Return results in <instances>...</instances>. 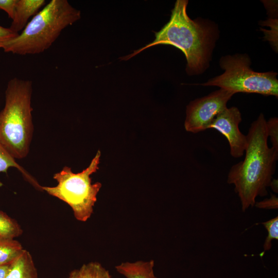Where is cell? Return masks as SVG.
Here are the masks:
<instances>
[{
    "mask_svg": "<svg viewBox=\"0 0 278 278\" xmlns=\"http://www.w3.org/2000/svg\"><path fill=\"white\" fill-rule=\"evenodd\" d=\"M246 136L244 159L231 167L227 178L228 183L234 186L242 212L254 206L258 196L267 195L278 159V151L268 145L263 114L252 123Z\"/></svg>",
    "mask_w": 278,
    "mask_h": 278,
    "instance_id": "6da1fadb",
    "label": "cell"
},
{
    "mask_svg": "<svg viewBox=\"0 0 278 278\" xmlns=\"http://www.w3.org/2000/svg\"><path fill=\"white\" fill-rule=\"evenodd\" d=\"M188 1L177 0L169 21L158 32L153 42L120 58L127 60L143 50L160 45H170L180 49L187 60L188 74L202 72L207 64L212 44V31L203 23L190 19L186 12Z\"/></svg>",
    "mask_w": 278,
    "mask_h": 278,
    "instance_id": "7a4b0ae2",
    "label": "cell"
},
{
    "mask_svg": "<svg viewBox=\"0 0 278 278\" xmlns=\"http://www.w3.org/2000/svg\"><path fill=\"white\" fill-rule=\"evenodd\" d=\"M32 94L30 80L13 78L6 88L0 111V144L15 160L25 158L29 151L33 132Z\"/></svg>",
    "mask_w": 278,
    "mask_h": 278,
    "instance_id": "3957f363",
    "label": "cell"
},
{
    "mask_svg": "<svg viewBox=\"0 0 278 278\" xmlns=\"http://www.w3.org/2000/svg\"><path fill=\"white\" fill-rule=\"evenodd\" d=\"M80 17V11L67 0H51L33 16L21 33L5 44L3 49L23 56L44 52L65 28Z\"/></svg>",
    "mask_w": 278,
    "mask_h": 278,
    "instance_id": "277c9868",
    "label": "cell"
},
{
    "mask_svg": "<svg viewBox=\"0 0 278 278\" xmlns=\"http://www.w3.org/2000/svg\"><path fill=\"white\" fill-rule=\"evenodd\" d=\"M100 155L98 150L89 166L78 173L73 172L70 167H63L54 175L58 182L56 186H41V189L68 204L76 219L80 221H86L91 217L102 186L98 182L92 184L90 177L98 169Z\"/></svg>",
    "mask_w": 278,
    "mask_h": 278,
    "instance_id": "5b68a950",
    "label": "cell"
},
{
    "mask_svg": "<svg viewBox=\"0 0 278 278\" xmlns=\"http://www.w3.org/2000/svg\"><path fill=\"white\" fill-rule=\"evenodd\" d=\"M250 59L247 55L222 57L220 60V65L224 72L201 85L217 86L235 94L257 93L277 97V73L254 72L250 68Z\"/></svg>",
    "mask_w": 278,
    "mask_h": 278,
    "instance_id": "8992f818",
    "label": "cell"
},
{
    "mask_svg": "<svg viewBox=\"0 0 278 278\" xmlns=\"http://www.w3.org/2000/svg\"><path fill=\"white\" fill-rule=\"evenodd\" d=\"M234 94L220 89L190 101L186 107V131L197 133L209 129L216 116L227 108L228 101Z\"/></svg>",
    "mask_w": 278,
    "mask_h": 278,
    "instance_id": "52a82bcc",
    "label": "cell"
},
{
    "mask_svg": "<svg viewBox=\"0 0 278 278\" xmlns=\"http://www.w3.org/2000/svg\"><path fill=\"white\" fill-rule=\"evenodd\" d=\"M241 120V113L237 107L227 108L216 116L209 127L217 130L226 137L230 154L235 158L244 154L247 144V136L239 128Z\"/></svg>",
    "mask_w": 278,
    "mask_h": 278,
    "instance_id": "ba28073f",
    "label": "cell"
},
{
    "mask_svg": "<svg viewBox=\"0 0 278 278\" xmlns=\"http://www.w3.org/2000/svg\"><path fill=\"white\" fill-rule=\"evenodd\" d=\"M45 3V0H17L10 29L19 33L27 24L29 19L36 15Z\"/></svg>",
    "mask_w": 278,
    "mask_h": 278,
    "instance_id": "9c48e42d",
    "label": "cell"
},
{
    "mask_svg": "<svg viewBox=\"0 0 278 278\" xmlns=\"http://www.w3.org/2000/svg\"><path fill=\"white\" fill-rule=\"evenodd\" d=\"M5 278H38L30 253L24 250L21 256L9 265Z\"/></svg>",
    "mask_w": 278,
    "mask_h": 278,
    "instance_id": "30bf717a",
    "label": "cell"
},
{
    "mask_svg": "<svg viewBox=\"0 0 278 278\" xmlns=\"http://www.w3.org/2000/svg\"><path fill=\"white\" fill-rule=\"evenodd\" d=\"M154 260L125 262L115 267L116 271L126 278H157L153 272Z\"/></svg>",
    "mask_w": 278,
    "mask_h": 278,
    "instance_id": "8fae6325",
    "label": "cell"
},
{
    "mask_svg": "<svg viewBox=\"0 0 278 278\" xmlns=\"http://www.w3.org/2000/svg\"><path fill=\"white\" fill-rule=\"evenodd\" d=\"M21 244L13 238L0 237V265H9L23 253Z\"/></svg>",
    "mask_w": 278,
    "mask_h": 278,
    "instance_id": "7c38bea8",
    "label": "cell"
},
{
    "mask_svg": "<svg viewBox=\"0 0 278 278\" xmlns=\"http://www.w3.org/2000/svg\"><path fill=\"white\" fill-rule=\"evenodd\" d=\"M67 278H112L109 271L99 263L90 262L71 272Z\"/></svg>",
    "mask_w": 278,
    "mask_h": 278,
    "instance_id": "4fadbf2b",
    "label": "cell"
},
{
    "mask_svg": "<svg viewBox=\"0 0 278 278\" xmlns=\"http://www.w3.org/2000/svg\"><path fill=\"white\" fill-rule=\"evenodd\" d=\"M11 167L18 169L29 182L36 187L41 189V186L39 185L27 171L18 163L15 159L0 144V173H6L8 169Z\"/></svg>",
    "mask_w": 278,
    "mask_h": 278,
    "instance_id": "5bb4252c",
    "label": "cell"
},
{
    "mask_svg": "<svg viewBox=\"0 0 278 278\" xmlns=\"http://www.w3.org/2000/svg\"><path fill=\"white\" fill-rule=\"evenodd\" d=\"M23 233L18 223L0 211V237L14 238Z\"/></svg>",
    "mask_w": 278,
    "mask_h": 278,
    "instance_id": "9a60e30c",
    "label": "cell"
},
{
    "mask_svg": "<svg viewBox=\"0 0 278 278\" xmlns=\"http://www.w3.org/2000/svg\"><path fill=\"white\" fill-rule=\"evenodd\" d=\"M264 225L268 232L263 245L264 251L260 254L261 257L265 252L269 250L272 247V241L273 239H278V217L277 216L267 221L262 223Z\"/></svg>",
    "mask_w": 278,
    "mask_h": 278,
    "instance_id": "2e32d148",
    "label": "cell"
},
{
    "mask_svg": "<svg viewBox=\"0 0 278 278\" xmlns=\"http://www.w3.org/2000/svg\"><path fill=\"white\" fill-rule=\"evenodd\" d=\"M268 137H269L272 147L278 151V118L271 117L266 120Z\"/></svg>",
    "mask_w": 278,
    "mask_h": 278,
    "instance_id": "e0dca14e",
    "label": "cell"
},
{
    "mask_svg": "<svg viewBox=\"0 0 278 278\" xmlns=\"http://www.w3.org/2000/svg\"><path fill=\"white\" fill-rule=\"evenodd\" d=\"M254 206L259 208L266 210L277 209V197L275 195L271 194L269 198H266L259 202H256Z\"/></svg>",
    "mask_w": 278,
    "mask_h": 278,
    "instance_id": "ac0fdd59",
    "label": "cell"
},
{
    "mask_svg": "<svg viewBox=\"0 0 278 278\" xmlns=\"http://www.w3.org/2000/svg\"><path fill=\"white\" fill-rule=\"evenodd\" d=\"M19 34L11 30L9 27L0 25V49H3L6 43L16 37Z\"/></svg>",
    "mask_w": 278,
    "mask_h": 278,
    "instance_id": "d6986e66",
    "label": "cell"
},
{
    "mask_svg": "<svg viewBox=\"0 0 278 278\" xmlns=\"http://www.w3.org/2000/svg\"><path fill=\"white\" fill-rule=\"evenodd\" d=\"M17 0H0V10L6 12L8 17L13 18Z\"/></svg>",
    "mask_w": 278,
    "mask_h": 278,
    "instance_id": "ffe728a7",
    "label": "cell"
},
{
    "mask_svg": "<svg viewBox=\"0 0 278 278\" xmlns=\"http://www.w3.org/2000/svg\"><path fill=\"white\" fill-rule=\"evenodd\" d=\"M9 265H0V278L6 277L9 269Z\"/></svg>",
    "mask_w": 278,
    "mask_h": 278,
    "instance_id": "44dd1931",
    "label": "cell"
},
{
    "mask_svg": "<svg viewBox=\"0 0 278 278\" xmlns=\"http://www.w3.org/2000/svg\"><path fill=\"white\" fill-rule=\"evenodd\" d=\"M269 186L271 187L274 192L277 193L278 183L277 179H272Z\"/></svg>",
    "mask_w": 278,
    "mask_h": 278,
    "instance_id": "7402d4cb",
    "label": "cell"
}]
</instances>
